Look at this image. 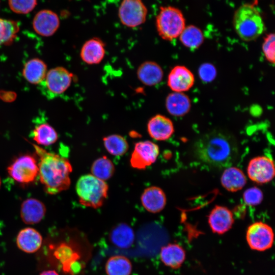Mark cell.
I'll return each instance as SVG.
<instances>
[{
	"label": "cell",
	"instance_id": "44dd1931",
	"mask_svg": "<svg viewBox=\"0 0 275 275\" xmlns=\"http://www.w3.org/2000/svg\"><path fill=\"white\" fill-rule=\"evenodd\" d=\"M165 105L168 113L175 117L185 115L191 107L189 98L182 92L169 94L166 97Z\"/></svg>",
	"mask_w": 275,
	"mask_h": 275
},
{
	"label": "cell",
	"instance_id": "cb8c5ba5",
	"mask_svg": "<svg viewBox=\"0 0 275 275\" xmlns=\"http://www.w3.org/2000/svg\"><path fill=\"white\" fill-rule=\"evenodd\" d=\"M47 73V66L41 60L35 58L28 61L24 65L22 75L24 78L32 84H39L45 78Z\"/></svg>",
	"mask_w": 275,
	"mask_h": 275
},
{
	"label": "cell",
	"instance_id": "9a60e30c",
	"mask_svg": "<svg viewBox=\"0 0 275 275\" xmlns=\"http://www.w3.org/2000/svg\"><path fill=\"white\" fill-rule=\"evenodd\" d=\"M147 128L150 137L159 141L168 140L174 132L171 120L160 114L151 117L148 122Z\"/></svg>",
	"mask_w": 275,
	"mask_h": 275
},
{
	"label": "cell",
	"instance_id": "f546056e",
	"mask_svg": "<svg viewBox=\"0 0 275 275\" xmlns=\"http://www.w3.org/2000/svg\"><path fill=\"white\" fill-rule=\"evenodd\" d=\"M104 148L111 155L121 156L125 154L129 147L126 140L122 135L113 134L103 138Z\"/></svg>",
	"mask_w": 275,
	"mask_h": 275
},
{
	"label": "cell",
	"instance_id": "ffe728a7",
	"mask_svg": "<svg viewBox=\"0 0 275 275\" xmlns=\"http://www.w3.org/2000/svg\"><path fill=\"white\" fill-rule=\"evenodd\" d=\"M136 74L138 79L143 84L153 86L162 80L163 72L161 66L157 63L147 61L139 66Z\"/></svg>",
	"mask_w": 275,
	"mask_h": 275
},
{
	"label": "cell",
	"instance_id": "4316f807",
	"mask_svg": "<svg viewBox=\"0 0 275 275\" xmlns=\"http://www.w3.org/2000/svg\"><path fill=\"white\" fill-rule=\"evenodd\" d=\"M31 135L38 144L43 146L52 145L58 139L57 131L48 123H42L36 126Z\"/></svg>",
	"mask_w": 275,
	"mask_h": 275
},
{
	"label": "cell",
	"instance_id": "1f68e13d",
	"mask_svg": "<svg viewBox=\"0 0 275 275\" xmlns=\"http://www.w3.org/2000/svg\"><path fill=\"white\" fill-rule=\"evenodd\" d=\"M10 9L15 13L26 14L34 10L37 0H8Z\"/></svg>",
	"mask_w": 275,
	"mask_h": 275
},
{
	"label": "cell",
	"instance_id": "7a4b0ae2",
	"mask_svg": "<svg viewBox=\"0 0 275 275\" xmlns=\"http://www.w3.org/2000/svg\"><path fill=\"white\" fill-rule=\"evenodd\" d=\"M39 157L38 176L45 191L56 195L69 188L72 167L69 161L59 154L48 152L33 144Z\"/></svg>",
	"mask_w": 275,
	"mask_h": 275
},
{
	"label": "cell",
	"instance_id": "d590c367",
	"mask_svg": "<svg viewBox=\"0 0 275 275\" xmlns=\"http://www.w3.org/2000/svg\"><path fill=\"white\" fill-rule=\"evenodd\" d=\"M16 96V94L14 92L0 91V99L5 102H11L15 100Z\"/></svg>",
	"mask_w": 275,
	"mask_h": 275
},
{
	"label": "cell",
	"instance_id": "4dcf8cb0",
	"mask_svg": "<svg viewBox=\"0 0 275 275\" xmlns=\"http://www.w3.org/2000/svg\"><path fill=\"white\" fill-rule=\"evenodd\" d=\"M19 30L17 21L0 18V46L10 45Z\"/></svg>",
	"mask_w": 275,
	"mask_h": 275
},
{
	"label": "cell",
	"instance_id": "d6986e66",
	"mask_svg": "<svg viewBox=\"0 0 275 275\" xmlns=\"http://www.w3.org/2000/svg\"><path fill=\"white\" fill-rule=\"evenodd\" d=\"M141 203L144 208L151 213H157L164 208L166 196L160 187L152 186L146 188L141 197Z\"/></svg>",
	"mask_w": 275,
	"mask_h": 275
},
{
	"label": "cell",
	"instance_id": "277c9868",
	"mask_svg": "<svg viewBox=\"0 0 275 275\" xmlns=\"http://www.w3.org/2000/svg\"><path fill=\"white\" fill-rule=\"evenodd\" d=\"M76 191L81 205L94 209L103 204L108 195L107 184L92 174H86L78 179Z\"/></svg>",
	"mask_w": 275,
	"mask_h": 275
},
{
	"label": "cell",
	"instance_id": "6da1fadb",
	"mask_svg": "<svg viewBox=\"0 0 275 275\" xmlns=\"http://www.w3.org/2000/svg\"><path fill=\"white\" fill-rule=\"evenodd\" d=\"M193 152L201 162L212 168L231 167L237 159L239 148L235 136L229 132L216 129L207 132L194 142Z\"/></svg>",
	"mask_w": 275,
	"mask_h": 275
},
{
	"label": "cell",
	"instance_id": "9c48e42d",
	"mask_svg": "<svg viewBox=\"0 0 275 275\" xmlns=\"http://www.w3.org/2000/svg\"><path fill=\"white\" fill-rule=\"evenodd\" d=\"M246 238L251 249L264 251L272 246L274 234L271 227L268 225L257 222L253 223L248 227Z\"/></svg>",
	"mask_w": 275,
	"mask_h": 275
},
{
	"label": "cell",
	"instance_id": "52a82bcc",
	"mask_svg": "<svg viewBox=\"0 0 275 275\" xmlns=\"http://www.w3.org/2000/svg\"><path fill=\"white\" fill-rule=\"evenodd\" d=\"M11 177L19 183L27 184L35 180L38 176V165L32 155L25 154L19 156L8 167Z\"/></svg>",
	"mask_w": 275,
	"mask_h": 275
},
{
	"label": "cell",
	"instance_id": "2e32d148",
	"mask_svg": "<svg viewBox=\"0 0 275 275\" xmlns=\"http://www.w3.org/2000/svg\"><path fill=\"white\" fill-rule=\"evenodd\" d=\"M43 237L41 233L32 227H26L20 230L16 238V244L21 251L33 254L41 247Z\"/></svg>",
	"mask_w": 275,
	"mask_h": 275
},
{
	"label": "cell",
	"instance_id": "e575fe53",
	"mask_svg": "<svg viewBox=\"0 0 275 275\" xmlns=\"http://www.w3.org/2000/svg\"><path fill=\"white\" fill-rule=\"evenodd\" d=\"M199 75L203 81L210 82L215 78L216 70L211 64L204 63L201 65L199 69Z\"/></svg>",
	"mask_w": 275,
	"mask_h": 275
},
{
	"label": "cell",
	"instance_id": "836d02e7",
	"mask_svg": "<svg viewBox=\"0 0 275 275\" xmlns=\"http://www.w3.org/2000/svg\"><path fill=\"white\" fill-rule=\"evenodd\" d=\"M274 34H268L262 44V50L266 59L270 63H274Z\"/></svg>",
	"mask_w": 275,
	"mask_h": 275
},
{
	"label": "cell",
	"instance_id": "4fadbf2b",
	"mask_svg": "<svg viewBox=\"0 0 275 275\" xmlns=\"http://www.w3.org/2000/svg\"><path fill=\"white\" fill-rule=\"evenodd\" d=\"M60 26L58 15L49 10H42L35 15L33 20V27L39 35L49 37L53 35Z\"/></svg>",
	"mask_w": 275,
	"mask_h": 275
},
{
	"label": "cell",
	"instance_id": "5b68a950",
	"mask_svg": "<svg viewBox=\"0 0 275 275\" xmlns=\"http://www.w3.org/2000/svg\"><path fill=\"white\" fill-rule=\"evenodd\" d=\"M155 22L159 36L167 41L179 37L186 26L182 12L172 6L161 7Z\"/></svg>",
	"mask_w": 275,
	"mask_h": 275
},
{
	"label": "cell",
	"instance_id": "8992f818",
	"mask_svg": "<svg viewBox=\"0 0 275 275\" xmlns=\"http://www.w3.org/2000/svg\"><path fill=\"white\" fill-rule=\"evenodd\" d=\"M73 74L63 67L50 69L40 84V89L47 98L52 99L64 93L70 86Z\"/></svg>",
	"mask_w": 275,
	"mask_h": 275
},
{
	"label": "cell",
	"instance_id": "ba28073f",
	"mask_svg": "<svg viewBox=\"0 0 275 275\" xmlns=\"http://www.w3.org/2000/svg\"><path fill=\"white\" fill-rule=\"evenodd\" d=\"M147 13L142 0H123L118 10V16L122 24L133 28L145 22Z\"/></svg>",
	"mask_w": 275,
	"mask_h": 275
},
{
	"label": "cell",
	"instance_id": "8d00e7d4",
	"mask_svg": "<svg viewBox=\"0 0 275 275\" xmlns=\"http://www.w3.org/2000/svg\"><path fill=\"white\" fill-rule=\"evenodd\" d=\"M39 275H59V274L55 270L48 269L42 271Z\"/></svg>",
	"mask_w": 275,
	"mask_h": 275
},
{
	"label": "cell",
	"instance_id": "7402d4cb",
	"mask_svg": "<svg viewBox=\"0 0 275 275\" xmlns=\"http://www.w3.org/2000/svg\"><path fill=\"white\" fill-rule=\"evenodd\" d=\"M160 257L166 266L177 269L181 266L185 259V252L179 244L169 243L161 248Z\"/></svg>",
	"mask_w": 275,
	"mask_h": 275
},
{
	"label": "cell",
	"instance_id": "603a6c76",
	"mask_svg": "<svg viewBox=\"0 0 275 275\" xmlns=\"http://www.w3.org/2000/svg\"><path fill=\"white\" fill-rule=\"evenodd\" d=\"M223 186L227 190L235 192L241 189L246 183L245 175L239 169L229 167L224 171L221 179Z\"/></svg>",
	"mask_w": 275,
	"mask_h": 275
},
{
	"label": "cell",
	"instance_id": "74e56055",
	"mask_svg": "<svg viewBox=\"0 0 275 275\" xmlns=\"http://www.w3.org/2000/svg\"><path fill=\"white\" fill-rule=\"evenodd\" d=\"M1 178H0V187H1Z\"/></svg>",
	"mask_w": 275,
	"mask_h": 275
},
{
	"label": "cell",
	"instance_id": "30bf717a",
	"mask_svg": "<svg viewBox=\"0 0 275 275\" xmlns=\"http://www.w3.org/2000/svg\"><path fill=\"white\" fill-rule=\"evenodd\" d=\"M158 146L154 142L144 141L135 144L130 163L136 169L143 170L154 163L159 155Z\"/></svg>",
	"mask_w": 275,
	"mask_h": 275
},
{
	"label": "cell",
	"instance_id": "83f0119b",
	"mask_svg": "<svg viewBox=\"0 0 275 275\" xmlns=\"http://www.w3.org/2000/svg\"><path fill=\"white\" fill-rule=\"evenodd\" d=\"M179 37L181 42L191 49L199 47L204 39L201 30L193 25L185 26Z\"/></svg>",
	"mask_w": 275,
	"mask_h": 275
},
{
	"label": "cell",
	"instance_id": "d6a6232c",
	"mask_svg": "<svg viewBox=\"0 0 275 275\" xmlns=\"http://www.w3.org/2000/svg\"><path fill=\"white\" fill-rule=\"evenodd\" d=\"M263 197L262 191L256 187L247 189L243 195L244 202L246 205L251 206H257L260 204Z\"/></svg>",
	"mask_w": 275,
	"mask_h": 275
},
{
	"label": "cell",
	"instance_id": "5bb4252c",
	"mask_svg": "<svg viewBox=\"0 0 275 275\" xmlns=\"http://www.w3.org/2000/svg\"><path fill=\"white\" fill-rule=\"evenodd\" d=\"M208 223L213 232L223 234L229 231L234 223L232 212L227 207L216 205L210 211Z\"/></svg>",
	"mask_w": 275,
	"mask_h": 275
},
{
	"label": "cell",
	"instance_id": "8fae6325",
	"mask_svg": "<svg viewBox=\"0 0 275 275\" xmlns=\"http://www.w3.org/2000/svg\"><path fill=\"white\" fill-rule=\"evenodd\" d=\"M249 178L259 184L270 182L274 176V165L273 160L266 156H257L252 159L247 167Z\"/></svg>",
	"mask_w": 275,
	"mask_h": 275
},
{
	"label": "cell",
	"instance_id": "7c38bea8",
	"mask_svg": "<svg viewBox=\"0 0 275 275\" xmlns=\"http://www.w3.org/2000/svg\"><path fill=\"white\" fill-rule=\"evenodd\" d=\"M195 77L187 67L177 65L170 71L167 80L168 87L175 92L188 91L194 85Z\"/></svg>",
	"mask_w": 275,
	"mask_h": 275
},
{
	"label": "cell",
	"instance_id": "e0dca14e",
	"mask_svg": "<svg viewBox=\"0 0 275 275\" xmlns=\"http://www.w3.org/2000/svg\"><path fill=\"white\" fill-rule=\"evenodd\" d=\"M46 211V207L43 202L37 199L30 198L22 203L20 215L23 223L34 225L42 221Z\"/></svg>",
	"mask_w": 275,
	"mask_h": 275
},
{
	"label": "cell",
	"instance_id": "d4e9b609",
	"mask_svg": "<svg viewBox=\"0 0 275 275\" xmlns=\"http://www.w3.org/2000/svg\"><path fill=\"white\" fill-rule=\"evenodd\" d=\"M109 238L115 245L121 248H127L131 245L134 239L132 229L125 223H120L111 231Z\"/></svg>",
	"mask_w": 275,
	"mask_h": 275
},
{
	"label": "cell",
	"instance_id": "f1b7e54d",
	"mask_svg": "<svg viewBox=\"0 0 275 275\" xmlns=\"http://www.w3.org/2000/svg\"><path fill=\"white\" fill-rule=\"evenodd\" d=\"M115 170L114 163L106 156L96 159L93 162L91 168L92 175L104 181L113 176Z\"/></svg>",
	"mask_w": 275,
	"mask_h": 275
},
{
	"label": "cell",
	"instance_id": "ac0fdd59",
	"mask_svg": "<svg viewBox=\"0 0 275 275\" xmlns=\"http://www.w3.org/2000/svg\"><path fill=\"white\" fill-rule=\"evenodd\" d=\"M105 54V45L100 38L94 37L86 41L80 50L82 61L88 65L99 64Z\"/></svg>",
	"mask_w": 275,
	"mask_h": 275
},
{
	"label": "cell",
	"instance_id": "3957f363",
	"mask_svg": "<svg viewBox=\"0 0 275 275\" xmlns=\"http://www.w3.org/2000/svg\"><path fill=\"white\" fill-rule=\"evenodd\" d=\"M233 24L238 36L245 41L255 40L265 29L260 12L254 5L248 3L240 6L235 11Z\"/></svg>",
	"mask_w": 275,
	"mask_h": 275
},
{
	"label": "cell",
	"instance_id": "484cf974",
	"mask_svg": "<svg viewBox=\"0 0 275 275\" xmlns=\"http://www.w3.org/2000/svg\"><path fill=\"white\" fill-rule=\"evenodd\" d=\"M107 275H130L132 264L128 258L122 255H115L107 260L105 266Z\"/></svg>",
	"mask_w": 275,
	"mask_h": 275
}]
</instances>
